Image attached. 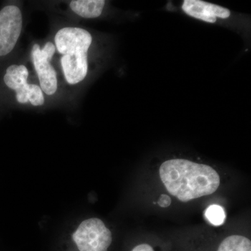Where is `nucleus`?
I'll list each match as a JSON object with an SVG mask.
<instances>
[{"label": "nucleus", "instance_id": "f257e3e1", "mask_svg": "<svg viewBox=\"0 0 251 251\" xmlns=\"http://www.w3.org/2000/svg\"><path fill=\"white\" fill-rule=\"evenodd\" d=\"M159 174L167 191L181 202L209 196L219 187L220 176L215 170L188 160L165 161Z\"/></svg>", "mask_w": 251, "mask_h": 251}, {"label": "nucleus", "instance_id": "7ed1b4c3", "mask_svg": "<svg viewBox=\"0 0 251 251\" xmlns=\"http://www.w3.org/2000/svg\"><path fill=\"white\" fill-rule=\"evenodd\" d=\"M112 241L111 231L103 221L92 218L79 225L72 234L70 247L64 251H109Z\"/></svg>", "mask_w": 251, "mask_h": 251}, {"label": "nucleus", "instance_id": "423d86ee", "mask_svg": "<svg viewBox=\"0 0 251 251\" xmlns=\"http://www.w3.org/2000/svg\"><path fill=\"white\" fill-rule=\"evenodd\" d=\"M23 14L18 5L5 4L0 9V61L14 51L23 29Z\"/></svg>", "mask_w": 251, "mask_h": 251}, {"label": "nucleus", "instance_id": "0eeeda50", "mask_svg": "<svg viewBox=\"0 0 251 251\" xmlns=\"http://www.w3.org/2000/svg\"><path fill=\"white\" fill-rule=\"evenodd\" d=\"M182 10L188 16L209 23H216L218 18H228L231 14L228 9L201 0H185Z\"/></svg>", "mask_w": 251, "mask_h": 251}, {"label": "nucleus", "instance_id": "9b49d317", "mask_svg": "<svg viewBox=\"0 0 251 251\" xmlns=\"http://www.w3.org/2000/svg\"><path fill=\"white\" fill-rule=\"evenodd\" d=\"M158 205L161 207H168L171 205V198L166 194H162L158 201Z\"/></svg>", "mask_w": 251, "mask_h": 251}, {"label": "nucleus", "instance_id": "20e7f679", "mask_svg": "<svg viewBox=\"0 0 251 251\" xmlns=\"http://www.w3.org/2000/svg\"><path fill=\"white\" fill-rule=\"evenodd\" d=\"M29 75L25 64H11L4 69L1 82L6 89L14 92L16 101L21 105L43 106L46 103L44 92L39 85L28 82Z\"/></svg>", "mask_w": 251, "mask_h": 251}, {"label": "nucleus", "instance_id": "9d476101", "mask_svg": "<svg viewBox=\"0 0 251 251\" xmlns=\"http://www.w3.org/2000/svg\"><path fill=\"white\" fill-rule=\"evenodd\" d=\"M130 251H156V249L148 243H140L132 247Z\"/></svg>", "mask_w": 251, "mask_h": 251}, {"label": "nucleus", "instance_id": "6e6552de", "mask_svg": "<svg viewBox=\"0 0 251 251\" xmlns=\"http://www.w3.org/2000/svg\"><path fill=\"white\" fill-rule=\"evenodd\" d=\"M105 2L104 0H73L69 1V8L78 17L93 19L102 14Z\"/></svg>", "mask_w": 251, "mask_h": 251}, {"label": "nucleus", "instance_id": "39448f33", "mask_svg": "<svg viewBox=\"0 0 251 251\" xmlns=\"http://www.w3.org/2000/svg\"><path fill=\"white\" fill-rule=\"evenodd\" d=\"M55 54V46L52 41H48L42 47L39 44H34L31 47V62L39 87L48 97H52L58 91L57 73L52 63Z\"/></svg>", "mask_w": 251, "mask_h": 251}, {"label": "nucleus", "instance_id": "1a4fd4ad", "mask_svg": "<svg viewBox=\"0 0 251 251\" xmlns=\"http://www.w3.org/2000/svg\"><path fill=\"white\" fill-rule=\"evenodd\" d=\"M204 216L210 224L215 226H219L224 224L226 218L224 208L218 204L209 206L206 209Z\"/></svg>", "mask_w": 251, "mask_h": 251}, {"label": "nucleus", "instance_id": "f03ea898", "mask_svg": "<svg viewBox=\"0 0 251 251\" xmlns=\"http://www.w3.org/2000/svg\"><path fill=\"white\" fill-rule=\"evenodd\" d=\"M92 41L90 31L80 27L67 26L55 33L54 44L60 55L61 69L68 85L76 86L87 77Z\"/></svg>", "mask_w": 251, "mask_h": 251}]
</instances>
